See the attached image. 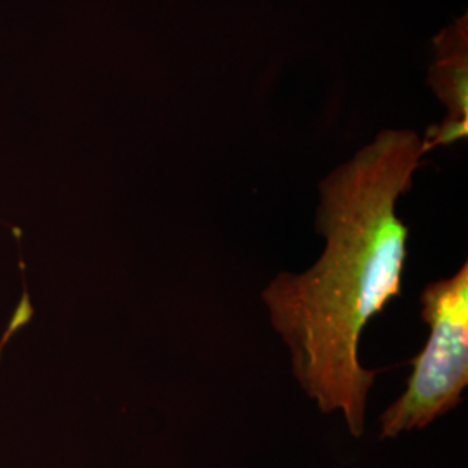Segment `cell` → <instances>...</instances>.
<instances>
[{"label": "cell", "mask_w": 468, "mask_h": 468, "mask_svg": "<svg viewBox=\"0 0 468 468\" xmlns=\"http://www.w3.org/2000/svg\"><path fill=\"white\" fill-rule=\"evenodd\" d=\"M427 346L413 361L406 390L382 415V437L423 429L454 410L468 384V268L421 293Z\"/></svg>", "instance_id": "cell-2"}, {"label": "cell", "mask_w": 468, "mask_h": 468, "mask_svg": "<svg viewBox=\"0 0 468 468\" xmlns=\"http://www.w3.org/2000/svg\"><path fill=\"white\" fill-rule=\"evenodd\" d=\"M467 15H463L435 37L431 84L435 96L446 106L448 117L423 137L425 151L452 144L454 141L467 137Z\"/></svg>", "instance_id": "cell-3"}, {"label": "cell", "mask_w": 468, "mask_h": 468, "mask_svg": "<svg viewBox=\"0 0 468 468\" xmlns=\"http://www.w3.org/2000/svg\"><path fill=\"white\" fill-rule=\"evenodd\" d=\"M423 137L385 129L319 185L324 250L302 274L282 272L262 292L293 377L323 413L340 411L354 437L365 431L377 371L359 359L369 319L401 293L408 257L398 201L413 185Z\"/></svg>", "instance_id": "cell-1"}]
</instances>
